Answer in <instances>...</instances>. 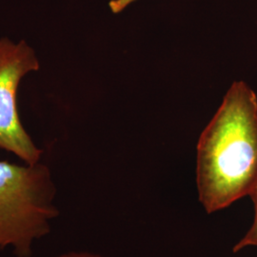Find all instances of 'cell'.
<instances>
[{"label":"cell","instance_id":"cell-1","mask_svg":"<svg viewBox=\"0 0 257 257\" xmlns=\"http://www.w3.org/2000/svg\"><path fill=\"white\" fill-rule=\"evenodd\" d=\"M257 184V95L234 81L199 138L198 199L208 213L249 196Z\"/></svg>","mask_w":257,"mask_h":257},{"label":"cell","instance_id":"cell-2","mask_svg":"<svg viewBox=\"0 0 257 257\" xmlns=\"http://www.w3.org/2000/svg\"><path fill=\"white\" fill-rule=\"evenodd\" d=\"M55 186L47 166L0 161V248L31 257L35 240L47 235L59 215Z\"/></svg>","mask_w":257,"mask_h":257},{"label":"cell","instance_id":"cell-3","mask_svg":"<svg viewBox=\"0 0 257 257\" xmlns=\"http://www.w3.org/2000/svg\"><path fill=\"white\" fill-rule=\"evenodd\" d=\"M39 67L36 52L25 41L0 39V149L19 156L27 165L39 163L43 152L20 121L17 96L22 78Z\"/></svg>","mask_w":257,"mask_h":257},{"label":"cell","instance_id":"cell-4","mask_svg":"<svg viewBox=\"0 0 257 257\" xmlns=\"http://www.w3.org/2000/svg\"><path fill=\"white\" fill-rule=\"evenodd\" d=\"M249 197L254 206V217H253L252 224L248 231L232 248V251L234 253H237L239 251H241L246 248H249V247L257 248V184L256 186L254 187L253 191L249 194Z\"/></svg>","mask_w":257,"mask_h":257},{"label":"cell","instance_id":"cell-5","mask_svg":"<svg viewBox=\"0 0 257 257\" xmlns=\"http://www.w3.org/2000/svg\"><path fill=\"white\" fill-rule=\"evenodd\" d=\"M135 1L136 0H110L109 6L113 14H118Z\"/></svg>","mask_w":257,"mask_h":257},{"label":"cell","instance_id":"cell-6","mask_svg":"<svg viewBox=\"0 0 257 257\" xmlns=\"http://www.w3.org/2000/svg\"><path fill=\"white\" fill-rule=\"evenodd\" d=\"M57 257H102L90 252H69Z\"/></svg>","mask_w":257,"mask_h":257}]
</instances>
